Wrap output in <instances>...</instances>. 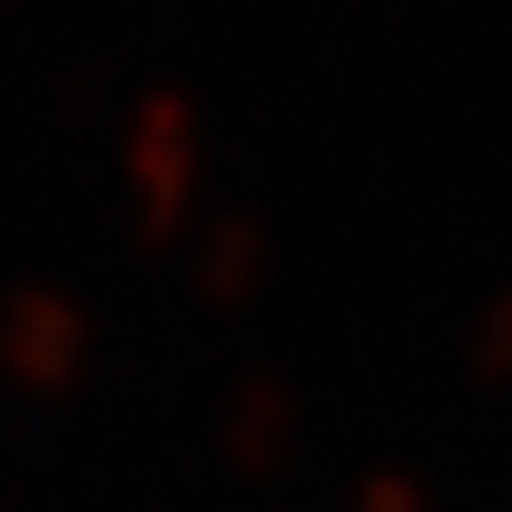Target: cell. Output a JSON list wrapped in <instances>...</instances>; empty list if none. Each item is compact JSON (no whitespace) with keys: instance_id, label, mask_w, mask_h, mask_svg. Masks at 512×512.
<instances>
[{"instance_id":"obj_1","label":"cell","mask_w":512,"mask_h":512,"mask_svg":"<svg viewBox=\"0 0 512 512\" xmlns=\"http://www.w3.org/2000/svg\"><path fill=\"white\" fill-rule=\"evenodd\" d=\"M77 340H84V327H77V314L71 308H45V301H32L26 314H13V333H7V346H13V365L20 372L39 378V352H52V378L64 372V365L77 359Z\"/></svg>"},{"instance_id":"obj_2","label":"cell","mask_w":512,"mask_h":512,"mask_svg":"<svg viewBox=\"0 0 512 512\" xmlns=\"http://www.w3.org/2000/svg\"><path fill=\"white\" fill-rule=\"evenodd\" d=\"M282 423H288V416H282L276 397H250V404H244V429H237V448L250 455V442H256V461H269L276 442H282Z\"/></svg>"},{"instance_id":"obj_3","label":"cell","mask_w":512,"mask_h":512,"mask_svg":"<svg viewBox=\"0 0 512 512\" xmlns=\"http://www.w3.org/2000/svg\"><path fill=\"white\" fill-rule=\"evenodd\" d=\"M487 365H512V308L493 320V333H487Z\"/></svg>"},{"instance_id":"obj_4","label":"cell","mask_w":512,"mask_h":512,"mask_svg":"<svg viewBox=\"0 0 512 512\" xmlns=\"http://www.w3.org/2000/svg\"><path fill=\"white\" fill-rule=\"evenodd\" d=\"M372 512H416V500H410L404 487H391V480H384V487L372 493Z\"/></svg>"}]
</instances>
